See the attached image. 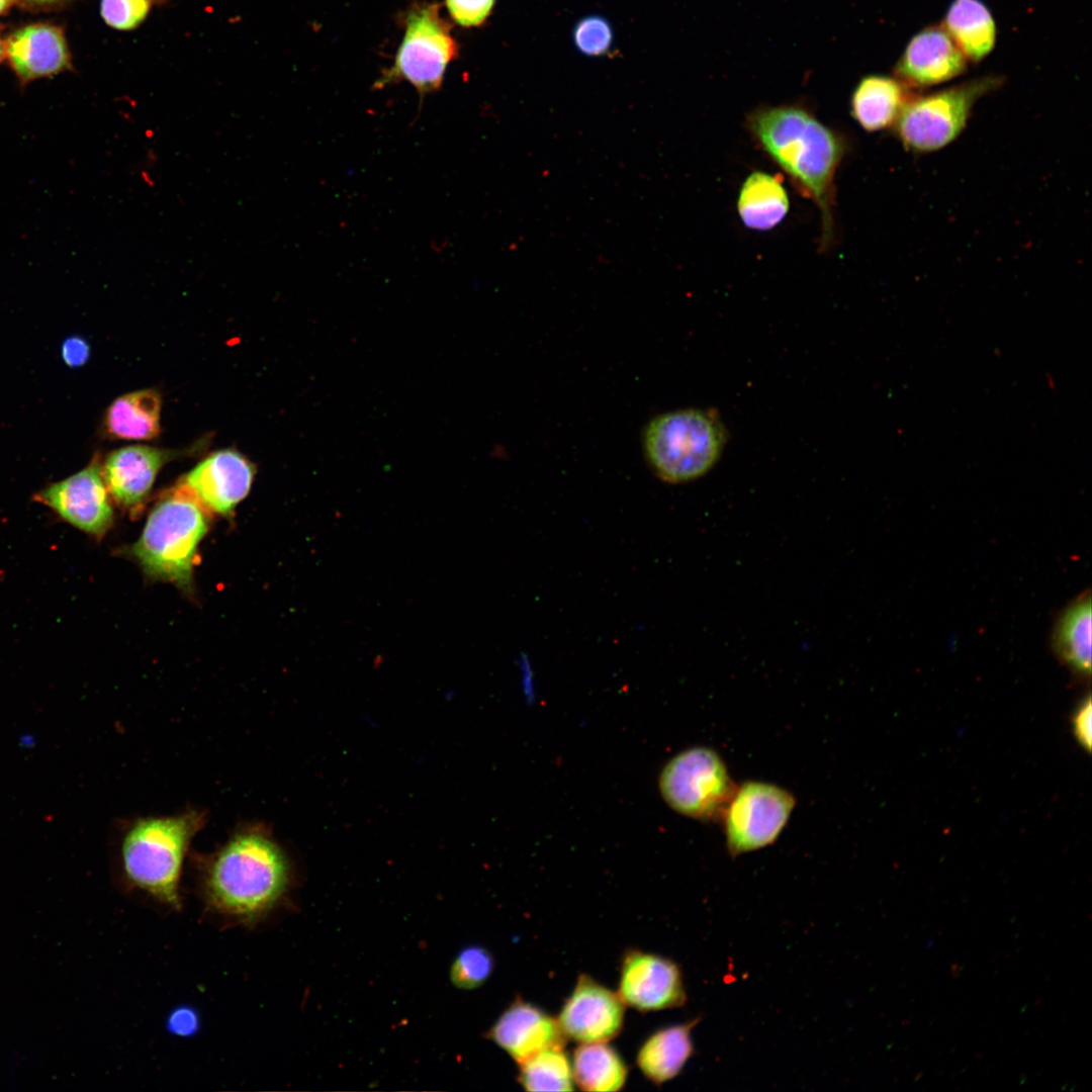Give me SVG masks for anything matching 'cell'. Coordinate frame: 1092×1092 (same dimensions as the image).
Returning a JSON list of instances; mask_svg holds the SVG:
<instances>
[{"instance_id":"83f0119b","label":"cell","mask_w":1092,"mask_h":1092,"mask_svg":"<svg viewBox=\"0 0 1092 1092\" xmlns=\"http://www.w3.org/2000/svg\"><path fill=\"white\" fill-rule=\"evenodd\" d=\"M152 0H101L100 14L104 22L117 30H131L148 16Z\"/></svg>"},{"instance_id":"5bb4252c","label":"cell","mask_w":1092,"mask_h":1092,"mask_svg":"<svg viewBox=\"0 0 1092 1092\" xmlns=\"http://www.w3.org/2000/svg\"><path fill=\"white\" fill-rule=\"evenodd\" d=\"M967 61L943 26H929L911 38L895 76L908 89H923L959 77Z\"/></svg>"},{"instance_id":"d6986e66","label":"cell","mask_w":1092,"mask_h":1092,"mask_svg":"<svg viewBox=\"0 0 1092 1092\" xmlns=\"http://www.w3.org/2000/svg\"><path fill=\"white\" fill-rule=\"evenodd\" d=\"M161 395L142 389L117 397L107 407L102 429L113 440L149 441L160 434Z\"/></svg>"},{"instance_id":"8fae6325","label":"cell","mask_w":1092,"mask_h":1092,"mask_svg":"<svg viewBox=\"0 0 1092 1092\" xmlns=\"http://www.w3.org/2000/svg\"><path fill=\"white\" fill-rule=\"evenodd\" d=\"M618 994L625 1005L642 1012L681 1007L687 993L679 967L671 960L638 949L622 962Z\"/></svg>"},{"instance_id":"8992f818","label":"cell","mask_w":1092,"mask_h":1092,"mask_svg":"<svg viewBox=\"0 0 1092 1092\" xmlns=\"http://www.w3.org/2000/svg\"><path fill=\"white\" fill-rule=\"evenodd\" d=\"M434 2H416L405 13L404 31L394 61L375 81L373 88L405 81L421 99L439 90L449 64L458 56L459 46L450 23Z\"/></svg>"},{"instance_id":"4fadbf2b","label":"cell","mask_w":1092,"mask_h":1092,"mask_svg":"<svg viewBox=\"0 0 1092 1092\" xmlns=\"http://www.w3.org/2000/svg\"><path fill=\"white\" fill-rule=\"evenodd\" d=\"M254 475L250 460L225 449L204 458L181 481L210 514L228 517L249 493Z\"/></svg>"},{"instance_id":"ba28073f","label":"cell","mask_w":1092,"mask_h":1092,"mask_svg":"<svg viewBox=\"0 0 1092 1092\" xmlns=\"http://www.w3.org/2000/svg\"><path fill=\"white\" fill-rule=\"evenodd\" d=\"M658 787L672 810L708 822L722 819L737 786L715 750L697 746L677 753L664 765Z\"/></svg>"},{"instance_id":"7402d4cb","label":"cell","mask_w":1092,"mask_h":1092,"mask_svg":"<svg viewBox=\"0 0 1092 1092\" xmlns=\"http://www.w3.org/2000/svg\"><path fill=\"white\" fill-rule=\"evenodd\" d=\"M737 210L749 229L767 231L778 225L789 210L782 180L764 172L751 173L739 191Z\"/></svg>"},{"instance_id":"7c38bea8","label":"cell","mask_w":1092,"mask_h":1092,"mask_svg":"<svg viewBox=\"0 0 1092 1092\" xmlns=\"http://www.w3.org/2000/svg\"><path fill=\"white\" fill-rule=\"evenodd\" d=\"M625 1003L618 993L580 975L557 1018L566 1038L578 1043L604 1042L622 1030Z\"/></svg>"},{"instance_id":"603a6c76","label":"cell","mask_w":1092,"mask_h":1092,"mask_svg":"<svg viewBox=\"0 0 1092 1092\" xmlns=\"http://www.w3.org/2000/svg\"><path fill=\"white\" fill-rule=\"evenodd\" d=\"M1053 647L1071 669L1082 675L1091 671V598L1086 593L1060 616L1053 634Z\"/></svg>"},{"instance_id":"836d02e7","label":"cell","mask_w":1092,"mask_h":1092,"mask_svg":"<svg viewBox=\"0 0 1092 1092\" xmlns=\"http://www.w3.org/2000/svg\"><path fill=\"white\" fill-rule=\"evenodd\" d=\"M13 0H0V14L4 13L12 4Z\"/></svg>"},{"instance_id":"e575fe53","label":"cell","mask_w":1092,"mask_h":1092,"mask_svg":"<svg viewBox=\"0 0 1092 1092\" xmlns=\"http://www.w3.org/2000/svg\"><path fill=\"white\" fill-rule=\"evenodd\" d=\"M5 55H6L5 42L2 40V38L0 36V62L3 60Z\"/></svg>"},{"instance_id":"9c48e42d","label":"cell","mask_w":1092,"mask_h":1092,"mask_svg":"<svg viewBox=\"0 0 1092 1092\" xmlns=\"http://www.w3.org/2000/svg\"><path fill=\"white\" fill-rule=\"evenodd\" d=\"M795 803L790 792L771 784L749 781L736 787L722 817L729 853L737 856L771 844Z\"/></svg>"},{"instance_id":"ac0fdd59","label":"cell","mask_w":1092,"mask_h":1092,"mask_svg":"<svg viewBox=\"0 0 1092 1092\" xmlns=\"http://www.w3.org/2000/svg\"><path fill=\"white\" fill-rule=\"evenodd\" d=\"M700 1022L694 1018L656 1030L643 1042L637 1065L643 1075L660 1085L675 1078L695 1053L692 1030Z\"/></svg>"},{"instance_id":"e0dca14e","label":"cell","mask_w":1092,"mask_h":1092,"mask_svg":"<svg viewBox=\"0 0 1092 1092\" xmlns=\"http://www.w3.org/2000/svg\"><path fill=\"white\" fill-rule=\"evenodd\" d=\"M5 48L10 66L23 85L71 68L64 32L53 24L23 26L9 36Z\"/></svg>"},{"instance_id":"484cf974","label":"cell","mask_w":1092,"mask_h":1092,"mask_svg":"<svg viewBox=\"0 0 1092 1092\" xmlns=\"http://www.w3.org/2000/svg\"><path fill=\"white\" fill-rule=\"evenodd\" d=\"M494 968L492 954L481 945H468L460 949L450 968L452 984L463 990L482 986Z\"/></svg>"},{"instance_id":"ffe728a7","label":"cell","mask_w":1092,"mask_h":1092,"mask_svg":"<svg viewBox=\"0 0 1092 1092\" xmlns=\"http://www.w3.org/2000/svg\"><path fill=\"white\" fill-rule=\"evenodd\" d=\"M909 89L897 78L870 75L862 78L850 99L851 114L867 131H879L895 124Z\"/></svg>"},{"instance_id":"4316f807","label":"cell","mask_w":1092,"mask_h":1092,"mask_svg":"<svg viewBox=\"0 0 1092 1092\" xmlns=\"http://www.w3.org/2000/svg\"><path fill=\"white\" fill-rule=\"evenodd\" d=\"M572 35L575 48L588 57L607 55L614 41V32L610 22L600 15L581 18L576 22Z\"/></svg>"},{"instance_id":"6da1fadb","label":"cell","mask_w":1092,"mask_h":1092,"mask_svg":"<svg viewBox=\"0 0 1092 1092\" xmlns=\"http://www.w3.org/2000/svg\"><path fill=\"white\" fill-rule=\"evenodd\" d=\"M757 145L818 207L823 249L834 235V177L845 153L843 139L796 105L765 106L747 119Z\"/></svg>"},{"instance_id":"7a4b0ae2","label":"cell","mask_w":1092,"mask_h":1092,"mask_svg":"<svg viewBox=\"0 0 1092 1092\" xmlns=\"http://www.w3.org/2000/svg\"><path fill=\"white\" fill-rule=\"evenodd\" d=\"M289 881L287 858L267 830L249 825L235 832L209 857L204 888L221 913L252 920L280 899Z\"/></svg>"},{"instance_id":"5b68a950","label":"cell","mask_w":1092,"mask_h":1092,"mask_svg":"<svg viewBox=\"0 0 1092 1092\" xmlns=\"http://www.w3.org/2000/svg\"><path fill=\"white\" fill-rule=\"evenodd\" d=\"M725 441V429L718 417L696 408L660 415L650 421L643 435L650 466L668 483L705 475L717 463Z\"/></svg>"},{"instance_id":"f1b7e54d","label":"cell","mask_w":1092,"mask_h":1092,"mask_svg":"<svg viewBox=\"0 0 1092 1092\" xmlns=\"http://www.w3.org/2000/svg\"><path fill=\"white\" fill-rule=\"evenodd\" d=\"M495 0H445L453 21L464 27L481 25L490 15Z\"/></svg>"},{"instance_id":"52a82bcc","label":"cell","mask_w":1092,"mask_h":1092,"mask_svg":"<svg viewBox=\"0 0 1092 1092\" xmlns=\"http://www.w3.org/2000/svg\"><path fill=\"white\" fill-rule=\"evenodd\" d=\"M1001 83L1000 77L985 76L911 97L894 124L899 141L917 154L944 148L962 133L976 102Z\"/></svg>"},{"instance_id":"2e32d148","label":"cell","mask_w":1092,"mask_h":1092,"mask_svg":"<svg viewBox=\"0 0 1092 1092\" xmlns=\"http://www.w3.org/2000/svg\"><path fill=\"white\" fill-rule=\"evenodd\" d=\"M174 453L150 446H126L105 459L102 475L110 496L120 508L134 512L150 494L156 477Z\"/></svg>"},{"instance_id":"d4e9b609","label":"cell","mask_w":1092,"mask_h":1092,"mask_svg":"<svg viewBox=\"0 0 1092 1092\" xmlns=\"http://www.w3.org/2000/svg\"><path fill=\"white\" fill-rule=\"evenodd\" d=\"M518 1081L527 1091H572V1067L563 1046L544 1050L519 1063Z\"/></svg>"},{"instance_id":"277c9868","label":"cell","mask_w":1092,"mask_h":1092,"mask_svg":"<svg viewBox=\"0 0 1092 1092\" xmlns=\"http://www.w3.org/2000/svg\"><path fill=\"white\" fill-rule=\"evenodd\" d=\"M205 824L202 811L138 818L120 838L119 857L126 880L170 906H179V883L189 844Z\"/></svg>"},{"instance_id":"f546056e","label":"cell","mask_w":1092,"mask_h":1092,"mask_svg":"<svg viewBox=\"0 0 1092 1092\" xmlns=\"http://www.w3.org/2000/svg\"><path fill=\"white\" fill-rule=\"evenodd\" d=\"M1073 731L1079 744L1088 752L1092 742V710L1088 697L1076 710L1073 717Z\"/></svg>"},{"instance_id":"9a60e30c","label":"cell","mask_w":1092,"mask_h":1092,"mask_svg":"<svg viewBox=\"0 0 1092 1092\" xmlns=\"http://www.w3.org/2000/svg\"><path fill=\"white\" fill-rule=\"evenodd\" d=\"M486 1037L518 1064L544 1050L564 1048L566 1040L557 1019L519 997L504 1010Z\"/></svg>"},{"instance_id":"3957f363","label":"cell","mask_w":1092,"mask_h":1092,"mask_svg":"<svg viewBox=\"0 0 1092 1092\" xmlns=\"http://www.w3.org/2000/svg\"><path fill=\"white\" fill-rule=\"evenodd\" d=\"M210 513L181 481L156 502L129 554L147 576L193 590L197 547L209 528Z\"/></svg>"},{"instance_id":"44dd1931","label":"cell","mask_w":1092,"mask_h":1092,"mask_svg":"<svg viewBox=\"0 0 1092 1092\" xmlns=\"http://www.w3.org/2000/svg\"><path fill=\"white\" fill-rule=\"evenodd\" d=\"M943 27L969 61L983 60L994 48L995 21L981 0H953Z\"/></svg>"},{"instance_id":"1f68e13d","label":"cell","mask_w":1092,"mask_h":1092,"mask_svg":"<svg viewBox=\"0 0 1092 1092\" xmlns=\"http://www.w3.org/2000/svg\"><path fill=\"white\" fill-rule=\"evenodd\" d=\"M198 1026L196 1013L189 1008H179L169 1018L170 1029L178 1035L192 1034Z\"/></svg>"},{"instance_id":"d6a6232c","label":"cell","mask_w":1092,"mask_h":1092,"mask_svg":"<svg viewBox=\"0 0 1092 1092\" xmlns=\"http://www.w3.org/2000/svg\"><path fill=\"white\" fill-rule=\"evenodd\" d=\"M17 1L20 2L24 6L31 7V8H50V7H54V6L60 5L62 3H65L68 0H17Z\"/></svg>"},{"instance_id":"4dcf8cb0","label":"cell","mask_w":1092,"mask_h":1092,"mask_svg":"<svg viewBox=\"0 0 1092 1092\" xmlns=\"http://www.w3.org/2000/svg\"><path fill=\"white\" fill-rule=\"evenodd\" d=\"M61 354L65 364L70 367H79L87 362L90 348L84 339L71 337L64 341Z\"/></svg>"},{"instance_id":"cb8c5ba5","label":"cell","mask_w":1092,"mask_h":1092,"mask_svg":"<svg viewBox=\"0 0 1092 1092\" xmlns=\"http://www.w3.org/2000/svg\"><path fill=\"white\" fill-rule=\"evenodd\" d=\"M571 1067L573 1081L583 1091H619L628 1076L626 1064L607 1041L580 1043Z\"/></svg>"},{"instance_id":"30bf717a","label":"cell","mask_w":1092,"mask_h":1092,"mask_svg":"<svg viewBox=\"0 0 1092 1092\" xmlns=\"http://www.w3.org/2000/svg\"><path fill=\"white\" fill-rule=\"evenodd\" d=\"M109 496L101 464L93 460L77 473L37 491L33 500L76 529L100 539L114 521Z\"/></svg>"}]
</instances>
